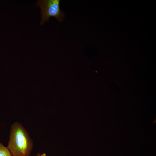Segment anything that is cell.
<instances>
[{"instance_id":"obj_1","label":"cell","mask_w":156,"mask_h":156,"mask_svg":"<svg viewBox=\"0 0 156 156\" xmlns=\"http://www.w3.org/2000/svg\"><path fill=\"white\" fill-rule=\"evenodd\" d=\"M7 148L12 156H29L32 143L27 132L20 124L16 122L11 127Z\"/></svg>"},{"instance_id":"obj_2","label":"cell","mask_w":156,"mask_h":156,"mask_svg":"<svg viewBox=\"0 0 156 156\" xmlns=\"http://www.w3.org/2000/svg\"><path fill=\"white\" fill-rule=\"evenodd\" d=\"M59 0H40L36 2L37 5L41 10V20L40 25L48 21L51 17H54L59 22L64 20L65 15L60 9Z\"/></svg>"},{"instance_id":"obj_3","label":"cell","mask_w":156,"mask_h":156,"mask_svg":"<svg viewBox=\"0 0 156 156\" xmlns=\"http://www.w3.org/2000/svg\"><path fill=\"white\" fill-rule=\"evenodd\" d=\"M0 156H12L7 148L0 142Z\"/></svg>"},{"instance_id":"obj_4","label":"cell","mask_w":156,"mask_h":156,"mask_svg":"<svg viewBox=\"0 0 156 156\" xmlns=\"http://www.w3.org/2000/svg\"><path fill=\"white\" fill-rule=\"evenodd\" d=\"M37 156H46V155L44 153H43L41 154L38 153L37 155Z\"/></svg>"}]
</instances>
